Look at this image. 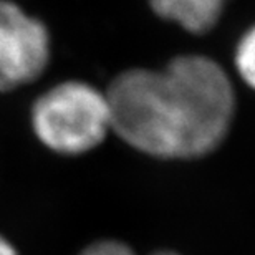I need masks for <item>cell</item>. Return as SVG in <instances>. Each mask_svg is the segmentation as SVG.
<instances>
[{
	"label": "cell",
	"mask_w": 255,
	"mask_h": 255,
	"mask_svg": "<svg viewBox=\"0 0 255 255\" xmlns=\"http://www.w3.org/2000/svg\"><path fill=\"white\" fill-rule=\"evenodd\" d=\"M105 95L111 131L164 159L209 154L224 141L236 110L227 73L202 55L176 57L162 70H128Z\"/></svg>",
	"instance_id": "obj_1"
},
{
	"label": "cell",
	"mask_w": 255,
	"mask_h": 255,
	"mask_svg": "<svg viewBox=\"0 0 255 255\" xmlns=\"http://www.w3.org/2000/svg\"><path fill=\"white\" fill-rule=\"evenodd\" d=\"M33 129L38 139L60 154L93 149L111 131L106 95L81 81H66L48 90L33 105Z\"/></svg>",
	"instance_id": "obj_2"
},
{
	"label": "cell",
	"mask_w": 255,
	"mask_h": 255,
	"mask_svg": "<svg viewBox=\"0 0 255 255\" xmlns=\"http://www.w3.org/2000/svg\"><path fill=\"white\" fill-rule=\"evenodd\" d=\"M50 60V35L38 18L0 0V91L33 81Z\"/></svg>",
	"instance_id": "obj_3"
},
{
	"label": "cell",
	"mask_w": 255,
	"mask_h": 255,
	"mask_svg": "<svg viewBox=\"0 0 255 255\" xmlns=\"http://www.w3.org/2000/svg\"><path fill=\"white\" fill-rule=\"evenodd\" d=\"M229 0H149L157 17L191 33H206L217 25Z\"/></svg>",
	"instance_id": "obj_4"
},
{
	"label": "cell",
	"mask_w": 255,
	"mask_h": 255,
	"mask_svg": "<svg viewBox=\"0 0 255 255\" xmlns=\"http://www.w3.org/2000/svg\"><path fill=\"white\" fill-rule=\"evenodd\" d=\"M236 66L244 83L255 90V27L249 28L237 45Z\"/></svg>",
	"instance_id": "obj_5"
},
{
	"label": "cell",
	"mask_w": 255,
	"mask_h": 255,
	"mask_svg": "<svg viewBox=\"0 0 255 255\" xmlns=\"http://www.w3.org/2000/svg\"><path fill=\"white\" fill-rule=\"evenodd\" d=\"M80 255H136L132 249L116 241H103L96 242L93 246L86 247ZM154 255H177L174 252H157Z\"/></svg>",
	"instance_id": "obj_6"
},
{
	"label": "cell",
	"mask_w": 255,
	"mask_h": 255,
	"mask_svg": "<svg viewBox=\"0 0 255 255\" xmlns=\"http://www.w3.org/2000/svg\"><path fill=\"white\" fill-rule=\"evenodd\" d=\"M0 255H17L15 249L2 237H0Z\"/></svg>",
	"instance_id": "obj_7"
}]
</instances>
